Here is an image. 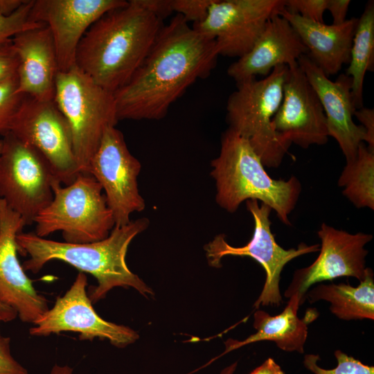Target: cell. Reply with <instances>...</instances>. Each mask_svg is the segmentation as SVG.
<instances>
[{"label":"cell","mask_w":374,"mask_h":374,"mask_svg":"<svg viewBox=\"0 0 374 374\" xmlns=\"http://www.w3.org/2000/svg\"><path fill=\"white\" fill-rule=\"evenodd\" d=\"M346 71L351 78V94L356 109L363 107V84L366 73L374 66V3L370 1L358 19Z\"/></svg>","instance_id":"obj_24"},{"label":"cell","mask_w":374,"mask_h":374,"mask_svg":"<svg viewBox=\"0 0 374 374\" xmlns=\"http://www.w3.org/2000/svg\"><path fill=\"white\" fill-rule=\"evenodd\" d=\"M237 366L238 362H235L234 363L222 369L220 374H233L237 368Z\"/></svg>","instance_id":"obj_39"},{"label":"cell","mask_w":374,"mask_h":374,"mask_svg":"<svg viewBox=\"0 0 374 374\" xmlns=\"http://www.w3.org/2000/svg\"><path fill=\"white\" fill-rule=\"evenodd\" d=\"M73 368L68 366H60L55 364L51 371V374H72Z\"/></svg>","instance_id":"obj_38"},{"label":"cell","mask_w":374,"mask_h":374,"mask_svg":"<svg viewBox=\"0 0 374 374\" xmlns=\"http://www.w3.org/2000/svg\"><path fill=\"white\" fill-rule=\"evenodd\" d=\"M215 181L217 204L229 213L249 199H257L274 210L278 219L290 225L289 215L301 192L300 181L274 179L265 170L249 141L229 127L222 134L220 152L211 163Z\"/></svg>","instance_id":"obj_4"},{"label":"cell","mask_w":374,"mask_h":374,"mask_svg":"<svg viewBox=\"0 0 374 374\" xmlns=\"http://www.w3.org/2000/svg\"><path fill=\"white\" fill-rule=\"evenodd\" d=\"M161 19L127 1L98 19L78 46L75 65L97 84L114 93L143 62L161 28Z\"/></svg>","instance_id":"obj_2"},{"label":"cell","mask_w":374,"mask_h":374,"mask_svg":"<svg viewBox=\"0 0 374 374\" xmlns=\"http://www.w3.org/2000/svg\"><path fill=\"white\" fill-rule=\"evenodd\" d=\"M0 152V199L31 225L53 197L57 179L46 158L10 132L3 134Z\"/></svg>","instance_id":"obj_8"},{"label":"cell","mask_w":374,"mask_h":374,"mask_svg":"<svg viewBox=\"0 0 374 374\" xmlns=\"http://www.w3.org/2000/svg\"><path fill=\"white\" fill-rule=\"evenodd\" d=\"M308 51L290 24L281 15L271 18L251 50L232 63L228 75L238 82L267 76L277 66L297 63Z\"/></svg>","instance_id":"obj_20"},{"label":"cell","mask_w":374,"mask_h":374,"mask_svg":"<svg viewBox=\"0 0 374 374\" xmlns=\"http://www.w3.org/2000/svg\"><path fill=\"white\" fill-rule=\"evenodd\" d=\"M25 1L24 0H0V15L4 17L12 15Z\"/></svg>","instance_id":"obj_37"},{"label":"cell","mask_w":374,"mask_h":374,"mask_svg":"<svg viewBox=\"0 0 374 374\" xmlns=\"http://www.w3.org/2000/svg\"><path fill=\"white\" fill-rule=\"evenodd\" d=\"M272 125L284 141L302 148L328 141L323 107L298 62L288 66L283 100Z\"/></svg>","instance_id":"obj_16"},{"label":"cell","mask_w":374,"mask_h":374,"mask_svg":"<svg viewBox=\"0 0 374 374\" xmlns=\"http://www.w3.org/2000/svg\"><path fill=\"white\" fill-rule=\"evenodd\" d=\"M353 116L361 123L366 131L368 148L374 150V109L362 107L355 109Z\"/></svg>","instance_id":"obj_33"},{"label":"cell","mask_w":374,"mask_h":374,"mask_svg":"<svg viewBox=\"0 0 374 374\" xmlns=\"http://www.w3.org/2000/svg\"><path fill=\"white\" fill-rule=\"evenodd\" d=\"M53 197L35 219V233L45 238L61 231L64 242L89 243L106 238L115 226L100 184L90 174L80 173L69 185L53 183Z\"/></svg>","instance_id":"obj_6"},{"label":"cell","mask_w":374,"mask_h":374,"mask_svg":"<svg viewBox=\"0 0 374 374\" xmlns=\"http://www.w3.org/2000/svg\"><path fill=\"white\" fill-rule=\"evenodd\" d=\"M300 300L294 294L283 311L275 316L258 310L253 314V326L256 332L242 341L229 339L225 341L224 351L215 359L245 345L259 341H274L281 350L303 354L308 337V324L317 317V311L310 310L305 317L299 319L298 310Z\"/></svg>","instance_id":"obj_22"},{"label":"cell","mask_w":374,"mask_h":374,"mask_svg":"<svg viewBox=\"0 0 374 374\" xmlns=\"http://www.w3.org/2000/svg\"><path fill=\"white\" fill-rule=\"evenodd\" d=\"M247 210L254 222V229L251 240L243 247H233L225 240L223 234L216 235L205 246L206 258L210 266L221 267L224 256H249L256 260L264 269L266 279L262 290L254 308L280 305L282 296L279 283L280 273L285 265L294 258L303 254L319 251V244L308 246L301 242L296 249H284L276 242L271 230L269 218L271 209L257 199L246 201Z\"/></svg>","instance_id":"obj_9"},{"label":"cell","mask_w":374,"mask_h":374,"mask_svg":"<svg viewBox=\"0 0 374 374\" xmlns=\"http://www.w3.org/2000/svg\"><path fill=\"white\" fill-rule=\"evenodd\" d=\"M292 26L308 48L309 58L328 76L348 64L358 18L339 25H326L301 17L284 8L279 13Z\"/></svg>","instance_id":"obj_21"},{"label":"cell","mask_w":374,"mask_h":374,"mask_svg":"<svg viewBox=\"0 0 374 374\" xmlns=\"http://www.w3.org/2000/svg\"><path fill=\"white\" fill-rule=\"evenodd\" d=\"M87 286L85 274L79 272L66 292L33 323L30 335L46 337L73 332L79 334L80 340L107 339L118 348L134 343L139 337L135 330L105 321L96 313L87 293Z\"/></svg>","instance_id":"obj_13"},{"label":"cell","mask_w":374,"mask_h":374,"mask_svg":"<svg viewBox=\"0 0 374 374\" xmlns=\"http://www.w3.org/2000/svg\"><path fill=\"white\" fill-rule=\"evenodd\" d=\"M141 169V164L130 153L123 133L115 126L108 127L89 161L88 174L102 186L116 226L127 224L132 213L145 208L137 181Z\"/></svg>","instance_id":"obj_11"},{"label":"cell","mask_w":374,"mask_h":374,"mask_svg":"<svg viewBox=\"0 0 374 374\" xmlns=\"http://www.w3.org/2000/svg\"><path fill=\"white\" fill-rule=\"evenodd\" d=\"M218 55L215 39L177 14L163 26L129 81L114 93L118 121L163 118L192 84L211 74Z\"/></svg>","instance_id":"obj_1"},{"label":"cell","mask_w":374,"mask_h":374,"mask_svg":"<svg viewBox=\"0 0 374 374\" xmlns=\"http://www.w3.org/2000/svg\"><path fill=\"white\" fill-rule=\"evenodd\" d=\"M149 226L145 217L130 221L126 225L115 226L105 239L89 243L73 244L42 238L35 233H18V251L29 258L22 265L24 270L36 274L49 261L60 260L80 271L92 275L98 285L89 290L93 304L105 299L117 287H132L145 297L154 294L136 274L128 268L125 257L133 239Z\"/></svg>","instance_id":"obj_3"},{"label":"cell","mask_w":374,"mask_h":374,"mask_svg":"<svg viewBox=\"0 0 374 374\" xmlns=\"http://www.w3.org/2000/svg\"><path fill=\"white\" fill-rule=\"evenodd\" d=\"M249 374H285V373L275 360L269 357Z\"/></svg>","instance_id":"obj_36"},{"label":"cell","mask_w":374,"mask_h":374,"mask_svg":"<svg viewBox=\"0 0 374 374\" xmlns=\"http://www.w3.org/2000/svg\"><path fill=\"white\" fill-rule=\"evenodd\" d=\"M53 101L70 127L78 171L88 174L105 130L118 121L114 93L75 66L58 71Z\"/></svg>","instance_id":"obj_7"},{"label":"cell","mask_w":374,"mask_h":374,"mask_svg":"<svg viewBox=\"0 0 374 374\" xmlns=\"http://www.w3.org/2000/svg\"><path fill=\"white\" fill-rule=\"evenodd\" d=\"M212 2L213 0H172V8L187 22L197 24L206 17Z\"/></svg>","instance_id":"obj_31"},{"label":"cell","mask_w":374,"mask_h":374,"mask_svg":"<svg viewBox=\"0 0 374 374\" xmlns=\"http://www.w3.org/2000/svg\"><path fill=\"white\" fill-rule=\"evenodd\" d=\"M2 148V139H0V152Z\"/></svg>","instance_id":"obj_41"},{"label":"cell","mask_w":374,"mask_h":374,"mask_svg":"<svg viewBox=\"0 0 374 374\" xmlns=\"http://www.w3.org/2000/svg\"><path fill=\"white\" fill-rule=\"evenodd\" d=\"M305 299L311 303L320 300L328 301L330 312L342 320H373V271L366 267L365 277L357 287L345 283L318 285L307 292Z\"/></svg>","instance_id":"obj_23"},{"label":"cell","mask_w":374,"mask_h":374,"mask_svg":"<svg viewBox=\"0 0 374 374\" xmlns=\"http://www.w3.org/2000/svg\"><path fill=\"white\" fill-rule=\"evenodd\" d=\"M8 132L35 148L64 186L80 174L70 127L53 100L40 101L25 96Z\"/></svg>","instance_id":"obj_10"},{"label":"cell","mask_w":374,"mask_h":374,"mask_svg":"<svg viewBox=\"0 0 374 374\" xmlns=\"http://www.w3.org/2000/svg\"><path fill=\"white\" fill-rule=\"evenodd\" d=\"M33 3V0H26L12 15L8 17L0 15V44L11 41L15 35L21 32L44 25L30 19Z\"/></svg>","instance_id":"obj_28"},{"label":"cell","mask_w":374,"mask_h":374,"mask_svg":"<svg viewBox=\"0 0 374 374\" xmlns=\"http://www.w3.org/2000/svg\"><path fill=\"white\" fill-rule=\"evenodd\" d=\"M285 0H213L206 17L193 28L215 41L219 55L247 53L268 21L279 15Z\"/></svg>","instance_id":"obj_12"},{"label":"cell","mask_w":374,"mask_h":374,"mask_svg":"<svg viewBox=\"0 0 374 374\" xmlns=\"http://www.w3.org/2000/svg\"><path fill=\"white\" fill-rule=\"evenodd\" d=\"M0 312H15V311L11 308L0 302Z\"/></svg>","instance_id":"obj_40"},{"label":"cell","mask_w":374,"mask_h":374,"mask_svg":"<svg viewBox=\"0 0 374 374\" xmlns=\"http://www.w3.org/2000/svg\"><path fill=\"white\" fill-rule=\"evenodd\" d=\"M288 66L279 65L262 80L237 83L229 97L226 118L229 127L247 139L263 166L277 168L291 144L274 130L272 120L283 97Z\"/></svg>","instance_id":"obj_5"},{"label":"cell","mask_w":374,"mask_h":374,"mask_svg":"<svg viewBox=\"0 0 374 374\" xmlns=\"http://www.w3.org/2000/svg\"><path fill=\"white\" fill-rule=\"evenodd\" d=\"M328 0H285L284 9L316 22L323 23Z\"/></svg>","instance_id":"obj_30"},{"label":"cell","mask_w":374,"mask_h":374,"mask_svg":"<svg viewBox=\"0 0 374 374\" xmlns=\"http://www.w3.org/2000/svg\"><path fill=\"white\" fill-rule=\"evenodd\" d=\"M337 362L335 368L325 369L319 366V355L306 354L304 356V366L314 374H374V367L363 364L361 361L348 356L339 350L335 351Z\"/></svg>","instance_id":"obj_26"},{"label":"cell","mask_w":374,"mask_h":374,"mask_svg":"<svg viewBox=\"0 0 374 374\" xmlns=\"http://www.w3.org/2000/svg\"><path fill=\"white\" fill-rule=\"evenodd\" d=\"M17 316L15 312H0V323L12 321ZM10 337L0 332V374H29L27 369L12 356Z\"/></svg>","instance_id":"obj_29"},{"label":"cell","mask_w":374,"mask_h":374,"mask_svg":"<svg viewBox=\"0 0 374 374\" xmlns=\"http://www.w3.org/2000/svg\"><path fill=\"white\" fill-rule=\"evenodd\" d=\"M24 226L20 215L0 199V302L13 309L21 321L33 323L48 307L17 258L16 236Z\"/></svg>","instance_id":"obj_17"},{"label":"cell","mask_w":374,"mask_h":374,"mask_svg":"<svg viewBox=\"0 0 374 374\" xmlns=\"http://www.w3.org/2000/svg\"><path fill=\"white\" fill-rule=\"evenodd\" d=\"M12 44L18 58L17 93L40 101L53 100L59 69L48 26L21 32L12 38Z\"/></svg>","instance_id":"obj_19"},{"label":"cell","mask_w":374,"mask_h":374,"mask_svg":"<svg viewBox=\"0 0 374 374\" xmlns=\"http://www.w3.org/2000/svg\"><path fill=\"white\" fill-rule=\"evenodd\" d=\"M18 58L11 41L0 44V82L17 75Z\"/></svg>","instance_id":"obj_32"},{"label":"cell","mask_w":374,"mask_h":374,"mask_svg":"<svg viewBox=\"0 0 374 374\" xmlns=\"http://www.w3.org/2000/svg\"><path fill=\"white\" fill-rule=\"evenodd\" d=\"M139 3L161 20L172 12V0H137Z\"/></svg>","instance_id":"obj_34"},{"label":"cell","mask_w":374,"mask_h":374,"mask_svg":"<svg viewBox=\"0 0 374 374\" xmlns=\"http://www.w3.org/2000/svg\"><path fill=\"white\" fill-rule=\"evenodd\" d=\"M350 3V0H328L327 10L331 14L332 24H341L346 20Z\"/></svg>","instance_id":"obj_35"},{"label":"cell","mask_w":374,"mask_h":374,"mask_svg":"<svg viewBox=\"0 0 374 374\" xmlns=\"http://www.w3.org/2000/svg\"><path fill=\"white\" fill-rule=\"evenodd\" d=\"M17 75L0 82V134L9 130L11 122L25 96L17 93Z\"/></svg>","instance_id":"obj_27"},{"label":"cell","mask_w":374,"mask_h":374,"mask_svg":"<svg viewBox=\"0 0 374 374\" xmlns=\"http://www.w3.org/2000/svg\"><path fill=\"white\" fill-rule=\"evenodd\" d=\"M337 184L357 208L374 210V150L361 143L356 157L346 161Z\"/></svg>","instance_id":"obj_25"},{"label":"cell","mask_w":374,"mask_h":374,"mask_svg":"<svg viewBox=\"0 0 374 374\" xmlns=\"http://www.w3.org/2000/svg\"><path fill=\"white\" fill-rule=\"evenodd\" d=\"M315 91L323 107L329 136L338 143L346 161L354 159L359 144L366 142L364 128L353 121L355 107L351 94V78L341 74L332 81L307 55L297 61Z\"/></svg>","instance_id":"obj_18"},{"label":"cell","mask_w":374,"mask_h":374,"mask_svg":"<svg viewBox=\"0 0 374 374\" xmlns=\"http://www.w3.org/2000/svg\"><path fill=\"white\" fill-rule=\"evenodd\" d=\"M127 3L124 0H33L30 17L49 28L59 71L65 72L76 66L78 46L91 26Z\"/></svg>","instance_id":"obj_15"},{"label":"cell","mask_w":374,"mask_h":374,"mask_svg":"<svg viewBox=\"0 0 374 374\" xmlns=\"http://www.w3.org/2000/svg\"><path fill=\"white\" fill-rule=\"evenodd\" d=\"M317 234L321 242L318 257L310 265L294 271L284 293L288 299L297 294L300 305L309 288L317 283L342 276L354 277L360 282L366 275L368 251L364 246L373 239L371 234H353L326 223H322Z\"/></svg>","instance_id":"obj_14"}]
</instances>
